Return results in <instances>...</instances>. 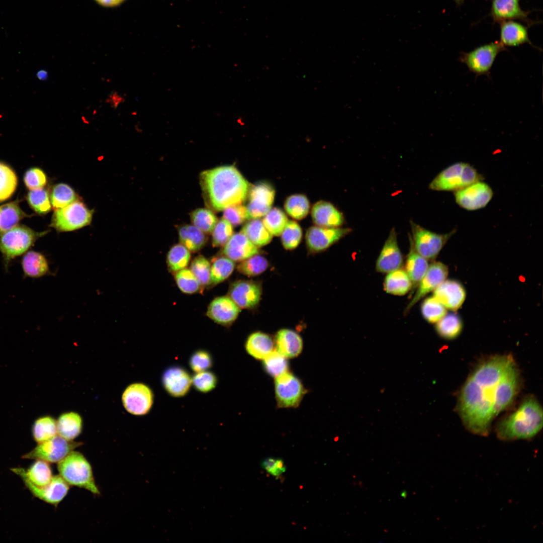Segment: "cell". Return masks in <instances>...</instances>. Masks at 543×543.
I'll return each mask as SVG.
<instances>
[{"instance_id": "6da1fadb", "label": "cell", "mask_w": 543, "mask_h": 543, "mask_svg": "<svg viewBox=\"0 0 543 543\" xmlns=\"http://www.w3.org/2000/svg\"><path fill=\"white\" fill-rule=\"evenodd\" d=\"M514 361L510 355H497L480 364L472 372L460 392L457 409L467 429L475 434L487 435L495 418L494 404L498 384Z\"/></svg>"}, {"instance_id": "7a4b0ae2", "label": "cell", "mask_w": 543, "mask_h": 543, "mask_svg": "<svg viewBox=\"0 0 543 543\" xmlns=\"http://www.w3.org/2000/svg\"><path fill=\"white\" fill-rule=\"evenodd\" d=\"M200 181L206 200L213 210H224L241 204L247 197L250 186L233 165H224L206 170Z\"/></svg>"}, {"instance_id": "3957f363", "label": "cell", "mask_w": 543, "mask_h": 543, "mask_svg": "<svg viewBox=\"0 0 543 543\" xmlns=\"http://www.w3.org/2000/svg\"><path fill=\"white\" fill-rule=\"evenodd\" d=\"M542 426V411L532 396L526 398L514 412L497 425V437L502 440L527 439L533 437Z\"/></svg>"}, {"instance_id": "277c9868", "label": "cell", "mask_w": 543, "mask_h": 543, "mask_svg": "<svg viewBox=\"0 0 543 543\" xmlns=\"http://www.w3.org/2000/svg\"><path fill=\"white\" fill-rule=\"evenodd\" d=\"M59 475L70 485L84 489L95 495H100L92 466L81 452L71 451L57 463Z\"/></svg>"}, {"instance_id": "5b68a950", "label": "cell", "mask_w": 543, "mask_h": 543, "mask_svg": "<svg viewBox=\"0 0 543 543\" xmlns=\"http://www.w3.org/2000/svg\"><path fill=\"white\" fill-rule=\"evenodd\" d=\"M48 233L36 232L25 225H17L0 235V252L5 269L11 262L29 251L35 242Z\"/></svg>"}, {"instance_id": "8992f818", "label": "cell", "mask_w": 543, "mask_h": 543, "mask_svg": "<svg viewBox=\"0 0 543 543\" xmlns=\"http://www.w3.org/2000/svg\"><path fill=\"white\" fill-rule=\"evenodd\" d=\"M483 180L482 176L468 163L456 162L440 172L429 185L430 190L457 191L474 183Z\"/></svg>"}, {"instance_id": "52a82bcc", "label": "cell", "mask_w": 543, "mask_h": 543, "mask_svg": "<svg viewBox=\"0 0 543 543\" xmlns=\"http://www.w3.org/2000/svg\"><path fill=\"white\" fill-rule=\"evenodd\" d=\"M506 48L498 41L478 46L468 52H462L459 61L465 64L476 76H489L497 55Z\"/></svg>"}, {"instance_id": "ba28073f", "label": "cell", "mask_w": 543, "mask_h": 543, "mask_svg": "<svg viewBox=\"0 0 543 543\" xmlns=\"http://www.w3.org/2000/svg\"><path fill=\"white\" fill-rule=\"evenodd\" d=\"M93 211L84 204L76 200L68 205L56 209L50 226L60 232L70 231L89 225Z\"/></svg>"}, {"instance_id": "9c48e42d", "label": "cell", "mask_w": 543, "mask_h": 543, "mask_svg": "<svg viewBox=\"0 0 543 543\" xmlns=\"http://www.w3.org/2000/svg\"><path fill=\"white\" fill-rule=\"evenodd\" d=\"M412 236H410L416 251L427 260L435 259L448 239L455 233L454 230L445 234L428 230L410 221Z\"/></svg>"}, {"instance_id": "30bf717a", "label": "cell", "mask_w": 543, "mask_h": 543, "mask_svg": "<svg viewBox=\"0 0 543 543\" xmlns=\"http://www.w3.org/2000/svg\"><path fill=\"white\" fill-rule=\"evenodd\" d=\"M81 442L67 440L58 434L39 443L31 451L23 456L28 459L41 460L49 463H58L71 451L81 446Z\"/></svg>"}, {"instance_id": "8fae6325", "label": "cell", "mask_w": 543, "mask_h": 543, "mask_svg": "<svg viewBox=\"0 0 543 543\" xmlns=\"http://www.w3.org/2000/svg\"><path fill=\"white\" fill-rule=\"evenodd\" d=\"M275 392L279 407L295 408L301 403L306 390L298 378L287 371L276 378Z\"/></svg>"}, {"instance_id": "7c38bea8", "label": "cell", "mask_w": 543, "mask_h": 543, "mask_svg": "<svg viewBox=\"0 0 543 543\" xmlns=\"http://www.w3.org/2000/svg\"><path fill=\"white\" fill-rule=\"evenodd\" d=\"M124 407L129 413L136 416L147 414L151 410L154 394L151 389L142 383H134L129 385L122 396Z\"/></svg>"}, {"instance_id": "4fadbf2b", "label": "cell", "mask_w": 543, "mask_h": 543, "mask_svg": "<svg viewBox=\"0 0 543 543\" xmlns=\"http://www.w3.org/2000/svg\"><path fill=\"white\" fill-rule=\"evenodd\" d=\"M519 386V375L514 360L508 367L498 384L494 404L495 417L513 403Z\"/></svg>"}, {"instance_id": "5bb4252c", "label": "cell", "mask_w": 543, "mask_h": 543, "mask_svg": "<svg viewBox=\"0 0 543 543\" xmlns=\"http://www.w3.org/2000/svg\"><path fill=\"white\" fill-rule=\"evenodd\" d=\"M493 196L491 188L482 180L474 183L455 193L456 203L468 211H475L486 207Z\"/></svg>"}, {"instance_id": "9a60e30c", "label": "cell", "mask_w": 543, "mask_h": 543, "mask_svg": "<svg viewBox=\"0 0 543 543\" xmlns=\"http://www.w3.org/2000/svg\"><path fill=\"white\" fill-rule=\"evenodd\" d=\"M275 191L269 183L260 182L250 187L246 207L247 219H258L264 216L271 209Z\"/></svg>"}, {"instance_id": "2e32d148", "label": "cell", "mask_w": 543, "mask_h": 543, "mask_svg": "<svg viewBox=\"0 0 543 543\" xmlns=\"http://www.w3.org/2000/svg\"><path fill=\"white\" fill-rule=\"evenodd\" d=\"M351 231V229L349 228L311 226L307 230L305 236L307 248L312 253L321 252Z\"/></svg>"}, {"instance_id": "e0dca14e", "label": "cell", "mask_w": 543, "mask_h": 543, "mask_svg": "<svg viewBox=\"0 0 543 543\" xmlns=\"http://www.w3.org/2000/svg\"><path fill=\"white\" fill-rule=\"evenodd\" d=\"M448 273L446 265L440 262H434L428 266L425 275L418 284V287L414 296L407 305L405 313L422 298L431 291L434 290L443 282Z\"/></svg>"}, {"instance_id": "ac0fdd59", "label": "cell", "mask_w": 543, "mask_h": 543, "mask_svg": "<svg viewBox=\"0 0 543 543\" xmlns=\"http://www.w3.org/2000/svg\"><path fill=\"white\" fill-rule=\"evenodd\" d=\"M403 257L399 247L397 233L393 228L385 241L376 263V270L381 273H389L400 268Z\"/></svg>"}, {"instance_id": "d6986e66", "label": "cell", "mask_w": 543, "mask_h": 543, "mask_svg": "<svg viewBox=\"0 0 543 543\" xmlns=\"http://www.w3.org/2000/svg\"><path fill=\"white\" fill-rule=\"evenodd\" d=\"M261 287L257 282L239 280L230 285L228 296L240 307L252 308L259 302Z\"/></svg>"}, {"instance_id": "ffe728a7", "label": "cell", "mask_w": 543, "mask_h": 543, "mask_svg": "<svg viewBox=\"0 0 543 543\" xmlns=\"http://www.w3.org/2000/svg\"><path fill=\"white\" fill-rule=\"evenodd\" d=\"M161 383L171 396L180 398L186 395L192 386V377L188 372L179 366L167 368L161 376Z\"/></svg>"}, {"instance_id": "44dd1931", "label": "cell", "mask_w": 543, "mask_h": 543, "mask_svg": "<svg viewBox=\"0 0 543 543\" xmlns=\"http://www.w3.org/2000/svg\"><path fill=\"white\" fill-rule=\"evenodd\" d=\"M520 0H492L490 15L495 22L519 20L529 26L534 23L528 18V12L520 6Z\"/></svg>"}, {"instance_id": "7402d4cb", "label": "cell", "mask_w": 543, "mask_h": 543, "mask_svg": "<svg viewBox=\"0 0 543 543\" xmlns=\"http://www.w3.org/2000/svg\"><path fill=\"white\" fill-rule=\"evenodd\" d=\"M240 312V308L228 296H223L211 302L206 315L217 324L229 326L237 319Z\"/></svg>"}, {"instance_id": "603a6c76", "label": "cell", "mask_w": 543, "mask_h": 543, "mask_svg": "<svg viewBox=\"0 0 543 543\" xmlns=\"http://www.w3.org/2000/svg\"><path fill=\"white\" fill-rule=\"evenodd\" d=\"M25 485L35 497L56 506L67 495L70 485L59 475L53 476L46 485L38 487L26 483Z\"/></svg>"}, {"instance_id": "cb8c5ba5", "label": "cell", "mask_w": 543, "mask_h": 543, "mask_svg": "<svg viewBox=\"0 0 543 543\" xmlns=\"http://www.w3.org/2000/svg\"><path fill=\"white\" fill-rule=\"evenodd\" d=\"M433 297L446 309L456 311L465 301L466 292L460 282L448 280H445L434 290Z\"/></svg>"}, {"instance_id": "d4e9b609", "label": "cell", "mask_w": 543, "mask_h": 543, "mask_svg": "<svg viewBox=\"0 0 543 543\" xmlns=\"http://www.w3.org/2000/svg\"><path fill=\"white\" fill-rule=\"evenodd\" d=\"M223 247L222 255L233 261H242L259 252L258 247L241 231L233 234Z\"/></svg>"}, {"instance_id": "484cf974", "label": "cell", "mask_w": 543, "mask_h": 543, "mask_svg": "<svg viewBox=\"0 0 543 543\" xmlns=\"http://www.w3.org/2000/svg\"><path fill=\"white\" fill-rule=\"evenodd\" d=\"M312 220L317 226L339 227L345 222L343 214L331 203L324 201L316 202L311 210Z\"/></svg>"}, {"instance_id": "4316f807", "label": "cell", "mask_w": 543, "mask_h": 543, "mask_svg": "<svg viewBox=\"0 0 543 543\" xmlns=\"http://www.w3.org/2000/svg\"><path fill=\"white\" fill-rule=\"evenodd\" d=\"M12 471L19 476L24 483L38 487L48 484L53 476L49 463L41 460H36L28 469L15 468Z\"/></svg>"}, {"instance_id": "83f0119b", "label": "cell", "mask_w": 543, "mask_h": 543, "mask_svg": "<svg viewBox=\"0 0 543 543\" xmlns=\"http://www.w3.org/2000/svg\"><path fill=\"white\" fill-rule=\"evenodd\" d=\"M500 24V42L504 47H516L527 43L535 48L529 38L525 25L514 21H506Z\"/></svg>"}, {"instance_id": "f1b7e54d", "label": "cell", "mask_w": 543, "mask_h": 543, "mask_svg": "<svg viewBox=\"0 0 543 543\" xmlns=\"http://www.w3.org/2000/svg\"><path fill=\"white\" fill-rule=\"evenodd\" d=\"M21 265L24 278L36 279L52 275L47 258L37 251L25 253L21 258Z\"/></svg>"}, {"instance_id": "f546056e", "label": "cell", "mask_w": 543, "mask_h": 543, "mask_svg": "<svg viewBox=\"0 0 543 543\" xmlns=\"http://www.w3.org/2000/svg\"><path fill=\"white\" fill-rule=\"evenodd\" d=\"M277 350L286 358L298 356L303 348V341L296 332L291 329H282L275 336Z\"/></svg>"}, {"instance_id": "4dcf8cb0", "label": "cell", "mask_w": 543, "mask_h": 543, "mask_svg": "<svg viewBox=\"0 0 543 543\" xmlns=\"http://www.w3.org/2000/svg\"><path fill=\"white\" fill-rule=\"evenodd\" d=\"M246 352L257 359H263L273 351L274 341L268 334L255 332L247 337L245 344Z\"/></svg>"}, {"instance_id": "1f68e13d", "label": "cell", "mask_w": 543, "mask_h": 543, "mask_svg": "<svg viewBox=\"0 0 543 543\" xmlns=\"http://www.w3.org/2000/svg\"><path fill=\"white\" fill-rule=\"evenodd\" d=\"M82 419L73 411L61 414L56 420L57 434L68 440H74L82 431Z\"/></svg>"}, {"instance_id": "d6a6232c", "label": "cell", "mask_w": 543, "mask_h": 543, "mask_svg": "<svg viewBox=\"0 0 543 543\" xmlns=\"http://www.w3.org/2000/svg\"><path fill=\"white\" fill-rule=\"evenodd\" d=\"M409 239L410 249L406 260L405 271L413 286L418 285L429 265L427 259L416 251L410 237Z\"/></svg>"}, {"instance_id": "836d02e7", "label": "cell", "mask_w": 543, "mask_h": 543, "mask_svg": "<svg viewBox=\"0 0 543 543\" xmlns=\"http://www.w3.org/2000/svg\"><path fill=\"white\" fill-rule=\"evenodd\" d=\"M412 287L408 274L401 268L388 273L384 282V290L387 293L397 296L405 295Z\"/></svg>"}, {"instance_id": "e575fe53", "label": "cell", "mask_w": 543, "mask_h": 543, "mask_svg": "<svg viewBox=\"0 0 543 543\" xmlns=\"http://www.w3.org/2000/svg\"><path fill=\"white\" fill-rule=\"evenodd\" d=\"M29 216L19 206L16 200L0 206V235L17 226L24 218Z\"/></svg>"}, {"instance_id": "d590c367", "label": "cell", "mask_w": 543, "mask_h": 543, "mask_svg": "<svg viewBox=\"0 0 543 543\" xmlns=\"http://www.w3.org/2000/svg\"><path fill=\"white\" fill-rule=\"evenodd\" d=\"M180 243L190 251L197 252L205 245L207 238L204 233L193 225H184L178 230Z\"/></svg>"}, {"instance_id": "8d00e7d4", "label": "cell", "mask_w": 543, "mask_h": 543, "mask_svg": "<svg viewBox=\"0 0 543 543\" xmlns=\"http://www.w3.org/2000/svg\"><path fill=\"white\" fill-rule=\"evenodd\" d=\"M241 231L257 247L267 245L273 238V235L259 219H251L245 224Z\"/></svg>"}, {"instance_id": "74e56055", "label": "cell", "mask_w": 543, "mask_h": 543, "mask_svg": "<svg viewBox=\"0 0 543 543\" xmlns=\"http://www.w3.org/2000/svg\"><path fill=\"white\" fill-rule=\"evenodd\" d=\"M212 262L209 285H216L226 280L235 267L234 261L224 255L214 258Z\"/></svg>"}, {"instance_id": "f35d334b", "label": "cell", "mask_w": 543, "mask_h": 543, "mask_svg": "<svg viewBox=\"0 0 543 543\" xmlns=\"http://www.w3.org/2000/svg\"><path fill=\"white\" fill-rule=\"evenodd\" d=\"M436 323L435 328L437 333L442 337L447 339L458 337L463 328L461 318L456 313L445 314Z\"/></svg>"}, {"instance_id": "ab89813d", "label": "cell", "mask_w": 543, "mask_h": 543, "mask_svg": "<svg viewBox=\"0 0 543 543\" xmlns=\"http://www.w3.org/2000/svg\"><path fill=\"white\" fill-rule=\"evenodd\" d=\"M32 434L38 443L53 437L57 435L56 420L50 416L37 419L33 424Z\"/></svg>"}, {"instance_id": "60d3db41", "label": "cell", "mask_w": 543, "mask_h": 543, "mask_svg": "<svg viewBox=\"0 0 543 543\" xmlns=\"http://www.w3.org/2000/svg\"><path fill=\"white\" fill-rule=\"evenodd\" d=\"M191 256L190 251L181 243L173 245L166 256V263L169 271L175 273L186 268Z\"/></svg>"}, {"instance_id": "b9f144b4", "label": "cell", "mask_w": 543, "mask_h": 543, "mask_svg": "<svg viewBox=\"0 0 543 543\" xmlns=\"http://www.w3.org/2000/svg\"><path fill=\"white\" fill-rule=\"evenodd\" d=\"M310 206L307 197L300 194L290 196L284 204L287 213L296 220H301L307 216L309 212Z\"/></svg>"}, {"instance_id": "7bdbcfd3", "label": "cell", "mask_w": 543, "mask_h": 543, "mask_svg": "<svg viewBox=\"0 0 543 543\" xmlns=\"http://www.w3.org/2000/svg\"><path fill=\"white\" fill-rule=\"evenodd\" d=\"M17 184L18 179L15 171L9 166L0 162V202L12 196Z\"/></svg>"}, {"instance_id": "ee69618b", "label": "cell", "mask_w": 543, "mask_h": 543, "mask_svg": "<svg viewBox=\"0 0 543 543\" xmlns=\"http://www.w3.org/2000/svg\"><path fill=\"white\" fill-rule=\"evenodd\" d=\"M77 196L69 186L63 183L55 185L50 194L51 205L55 210L63 208L77 200Z\"/></svg>"}, {"instance_id": "f6af8a7d", "label": "cell", "mask_w": 543, "mask_h": 543, "mask_svg": "<svg viewBox=\"0 0 543 543\" xmlns=\"http://www.w3.org/2000/svg\"><path fill=\"white\" fill-rule=\"evenodd\" d=\"M262 221L265 227L273 235L279 236L289 221L281 209L274 208L264 216Z\"/></svg>"}, {"instance_id": "bcb514c9", "label": "cell", "mask_w": 543, "mask_h": 543, "mask_svg": "<svg viewBox=\"0 0 543 543\" xmlns=\"http://www.w3.org/2000/svg\"><path fill=\"white\" fill-rule=\"evenodd\" d=\"M191 220L192 225L205 234L212 233L218 221L215 215L205 208L194 210L191 214Z\"/></svg>"}, {"instance_id": "7dc6e473", "label": "cell", "mask_w": 543, "mask_h": 543, "mask_svg": "<svg viewBox=\"0 0 543 543\" xmlns=\"http://www.w3.org/2000/svg\"><path fill=\"white\" fill-rule=\"evenodd\" d=\"M174 274L175 283L183 293L193 294L202 289L203 287L190 269L185 268Z\"/></svg>"}, {"instance_id": "c3c4849f", "label": "cell", "mask_w": 543, "mask_h": 543, "mask_svg": "<svg viewBox=\"0 0 543 543\" xmlns=\"http://www.w3.org/2000/svg\"><path fill=\"white\" fill-rule=\"evenodd\" d=\"M27 200L31 208L38 214H46L51 209L49 194L43 188L30 190L27 195Z\"/></svg>"}, {"instance_id": "681fc988", "label": "cell", "mask_w": 543, "mask_h": 543, "mask_svg": "<svg viewBox=\"0 0 543 543\" xmlns=\"http://www.w3.org/2000/svg\"><path fill=\"white\" fill-rule=\"evenodd\" d=\"M268 266L267 260L264 256L255 254L241 261L238 271L248 277H254L264 272Z\"/></svg>"}, {"instance_id": "f907efd6", "label": "cell", "mask_w": 543, "mask_h": 543, "mask_svg": "<svg viewBox=\"0 0 543 543\" xmlns=\"http://www.w3.org/2000/svg\"><path fill=\"white\" fill-rule=\"evenodd\" d=\"M263 360L265 372L273 377L276 378L288 371L287 358L277 350H273Z\"/></svg>"}, {"instance_id": "816d5d0a", "label": "cell", "mask_w": 543, "mask_h": 543, "mask_svg": "<svg viewBox=\"0 0 543 543\" xmlns=\"http://www.w3.org/2000/svg\"><path fill=\"white\" fill-rule=\"evenodd\" d=\"M446 308L433 296L425 299L421 304L423 318L428 322L436 323L446 314Z\"/></svg>"}, {"instance_id": "f5cc1de1", "label": "cell", "mask_w": 543, "mask_h": 543, "mask_svg": "<svg viewBox=\"0 0 543 543\" xmlns=\"http://www.w3.org/2000/svg\"><path fill=\"white\" fill-rule=\"evenodd\" d=\"M281 235L284 247L287 250H292L296 248L301 242L302 231L297 222L289 221Z\"/></svg>"}, {"instance_id": "db71d44e", "label": "cell", "mask_w": 543, "mask_h": 543, "mask_svg": "<svg viewBox=\"0 0 543 543\" xmlns=\"http://www.w3.org/2000/svg\"><path fill=\"white\" fill-rule=\"evenodd\" d=\"M190 270L202 287L210 285L211 263L205 257L201 255L196 256L191 263Z\"/></svg>"}, {"instance_id": "11a10c76", "label": "cell", "mask_w": 543, "mask_h": 543, "mask_svg": "<svg viewBox=\"0 0 543 543\" xmlns=\"http://www.w3.org/2000/svg\"><path fill=\"white\" fill-rule=\"evenodd\" d=\"M217 377L213 372L206 370L195 373L192 378V385L198 391L207 393L213 390L217 386Z\"/></svg>"}, {"instance_id": "9f6ffc18", "label": "cell", "mask_w": 543, "mask_h": 543, "mask_svg": "<svg viewBox=\"0 0 543 543\" xmlns=\"http://www.w3.org/2000/svg\"><path fill=\"white\" fill-rule=\"evenodd\" d=\"M233 234L232 225L222 218L217 221L212 232V243L214 247L223 246Z\"/></svg>"}, {"instance_id": "6f0895ef", "label": "cell", "mask_w": 543, "mask_h": 543, "mask_svg": "<svg viewBox=\"0 0 543 543\" xmlns=\"http://www.w3.org/2000/svg\"><path fill=\"white\" fill-rule=\"evenodd\" d=\"M211 354L207 350L200 349L195 351L189 359V366L195 373L208 370L213 365Z\"/></svg>"}, {"instance_id": "680465c9", "label": "cell", "mask_w": 543, "mask_h": 543, "mask_svg": "<svg viewBox=\"0 0 543 543\" xmlns=\"http://www.w3.org/2000/svg\"><path fill=\"white\" fill-rule=\"evenodd\" d=\"M24 181L30 190L43 188L47 184V176L44 172L37 167L28 169L25 173Z\"/></svg>"}, {"instance_id": "91938a15", "label": "cell", "mask_w": 543, "mask_h": 543, "mask_svg": "<svg viewBox=\"0 0 543 543\" xmlns=\"http://www.w3.org/2000/svg\"><path fill=\"white\" fill-rule=\"evenodd\" d=\"M223 211V218L232 226L239 225L247 219L246 207L242 204L231 206Z\"/></svg>"}, {"instance_id": "94428289", "label": "cell", "mask_w": 543, "mask_h": 543, "mask_svg": "<svg viewBox=\"0 0 543 543\" xmlns=\"http://www.w3.org/2000/svg\"><path fill=\"white\" fill-rule=\"evenodd\" d=\"M261 467L267 474L279 477L286 471V466L282 458L268 457L261 461Z\"/></svg>"}, {"instance_id": "6125c7cd", "label": "cell", "mask_w": 543, "mask_h": 543, "mask_svg": "<svg viewBox=\"0 0 543 543\" xmlns=\"http://www.w3.org/2000/svg\"><path fill=\"white\" fill-rule=\"evenodd\" d=\"M124 0H96L100 4L106 7H113L121 4Z\"/></svg>"}, {"instance_id": "be15d7a7", "label": "cell", "mask_w": 543, "mask_h": 543, "mask_svg": "<svg viewBox=\"0 0 543 543\" xmlns=\"http://www.w3.org/2000/svg\"><path fill=\"white\" fill-rule=\"evenodd\" d=\"M37 77L40 80H46L48 77V73L45 69H40L36 73Z\"/></svg>"}, {"instance_id": "e7e4bbea", "label": "cell", "mask_w": 543, "mask_h": 543, "mask_svg": "<svg viewBox=\"0 0 543 543\" xmlns=\"http://www.w3.org/2000/svg\"><path fill=\"white\" fill-rule=\"evenodd\" d=\"M401 495L403 497L406 498V497L407 496V492L405 491H403L402 492Z\"/></svg>"}, {"instance_id": "03108f58", "label": "cell", "mask_w": 543, "mask_h": 543, "mask_svg": "<svg viewBox=\"0 0 543 543\" xmlns=\"http://www.w3.org/2000/svg\"><path fill=\"white\" fill-rule=\"evenodd\" d=\"M457 4H461L464 0H454Z\"/></svg>"}]
</instances>
